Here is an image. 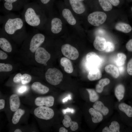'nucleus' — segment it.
I'll return each instance as SVG.
<instances>
[{"label":"nucleus","instance_id":"f257e3e1","mask_svg":"<svg viewBox=\"0 0 132 132\" xmlns=\"http://www.w3.org/2000/svg\"><path fill=\"white\" fill-rule=\"evenodd\" d=\"M42 9L37 3H28L23 7L22 18L28 25L40 29L43 22Z\"/></svg>","mask_w":132,"mask_h":132},{"label":"nucleus","instance_id":"f03ea898","mask_svg":"<svg viewBox=\"0 0 132 132\" xmlns=\"http://www.w3.org/2000/svg\"><path fill=\"white\" fill-rule=\"evenodd\" d=\"M0 19L2 26L0 29L4 33L13 36L26 33L24 21L19 16L8 13Z\"/></svg>","mask_w":132,"mask_h":132},{"label":"nucleus","instance_id":"7ed1b4c3","mask_svg":"<svg viewBox=\"0 0 132 132\" xmlns=\"http://www.w3.org/2000/svg\"><path fill=\"white\" fill-rule=\"evenodd\" d=\"M27 0H3V9L6 14L20 10L28 3Z\"/></svg>","mask_w":132,"mask_h":132},{"label":"nucleus","instance_id":"20e7f679","mask_svg":"<svg viewBox=\"0 0 132 132\" xmlns=\"http://www.w3.org/2000/svg\"><path fill=\"white\" fill-rule=\"evenodd\" d=\"M63 74L59 69L56 68H49L45 73V78L47 81L51 84L56 85L62 81Z\"/></svg>","mask_w":132,"mask_h":132},{"label":"nucleus","instance_id":"39448f33","mask_svg":"<svg viewBox=\"0 0 132 132\" xmlns=\"http://www.w3.org/2000/svg\"><path fill=\"white\" fill-rule=\"evenodd\" d=\"M34 113L37 118L46 120L52 119L54 114V111L52 109L44 106H40L35 109Z\"/></svg>","mask_w":132,"mask_h":132},{"label":"nucleus","instance_id":"423d86ee","mask_svg":"<svg viewBox=\"0 0 132 132\" xmlns=\"http://www.w3.org/2000/svg\"><path fill=\"white\" fill-rule=\"evenodd\" d=\"M107 17L106 14L104 12L97 11L90 14L88 17V20L91 25L97 26L103 24Z\"/></svg>","mask_w":132,"mask_h":132},{"label":"nucleus","instance_id":"0eeeda50","mask_svg":"<svg viewBox=\"0 0 132 132\" xmlns=\"http://www.w3.org/2000/svg\"><path fill=\"white\" fill-rule=\"evenodd\" d=\"M45 39V36L40 33L34 34L30 40L29 43V49L32 53L35 52L42 44Z\"/></svg>","mask_w":132,"mask_h":132},{"label":"nucleus","instance_id":"6e6552de","mask_svg":"<svg viewBox=\"0 0 132 132\" xmlns=\"http://www.w3.org/2000/svg\"><path fill=\"white\" fill-rule=\"evenodd\" d=\"M61 51L65 56L71 60H75L79 56V53L77 50L69 44L63 45L61 47Z\"/></svg>","mask_w":132,"mask_h":132},{"label":"nucleus","instance_id":"1a4fd4ad","mask_svg":"<svg viewBox=\"0 0 132 132\" xmlns=\"http://www.w3.org/2000/svg\"><path fill=\"white\" fill-rule=\"evenodd\" d=\"M50 54L44 48L40 47L36 50L35 59L37 63L44 64L50 59Z\"/></svg>","mask_w":132,"mask_h":132},{"label":"nucleus","instance_id":"9d476101","mask_svg":"<svg viewBox=\"0 0 132 132\" xmlns=\"http://www.w3.org/2000/svg\"><path fill=\"white\" fill-rule=\"evenodd\" d=\"M88 62L87 66L89 70L94 68H98V66L101 62V59L95 53L90 52L87 55L86 57Z\"/></svg>","mask_w":132,"mask_h":132},{"label":"nucleus","instance_id":"9b49d317","mask_svg":"<svg viewBox=\"0 0 132 132\" xmlns=\"http://www.w3.org/2000/svg\"><path fill=\"white\" fill-rule=\"evenodd\" d=\"M54 99L52 96L39 97L36 98L34 101L35 105L38 106L44 105L48 107L52 106L54 104Z\"/></svg>","mask_w":132,"mask_h":132},{"label":"nucleus","instance_id":"f8f14e48","mask_svg":"<svg viewBox=\"0 0 132 132\" xmlns=\"http://www.w3.org/2000/svg\"><path fill=\"white\" fill-rule=\"evenodd\" d=\"M69 3L74 11L76 13L81 14L85 11V7L82 1L79 0H69Z\"/></svg>","mask_w":132,"mask_h":132},{"label":"nucleus","instance_id":"ddd939ff","mask_svg":"<svg viewBox=\"0 0 132 132\" xmlns=\"http://www.w3.org/2000/svg\"><path fill=\"white\" fill-rule=\"evenodd\" d=\"M50 24V30L53 33L57 34L61 31L62 23L59 18H54L52 19L51 21Z\"/></svg>","mask_w":132,"mask_h":132},{"label":"nucleus","instance_id":"4468645a","mask_svg":"<svg viewBox=\"0 0 132 132\" xmlns=\"http://www.w3.org/2000/svg\"><path fill=\"white\" fill-rule=\"evenodd\" d=\"M10 108L12 111H15L18 110L20 104V99L18 96L15 94L11 96L9 99Z\"/></svg>","mask_w":132,"mask_h":132},{"label":"nucleus","instance_id":"2eb2a0df","mask_svg":"<svg viewBox=\"0 0 132 132\" xmlns=\"http://www.w3.org/2000/svg\"><path fill=\"white\" fill-rule=\"evenodd\" d=\"M106 39L104 38L99 36L95 38L93 45L96 49L100 51H104L106 44Z\"/></svg>","mask_w":132,"mask_h":132},{"label":"nucleus","instance_id":"dca6fc26","mask_svg":"<svg viewBox=\"0 0 132 132\" xmlns=\"http://www.w3.org/2000/svg\"><path fill=\"white\" fill-rule=\"evenodd\" d=\"M31 88L34 91L41 94L46 93L49 90L48 87L38 82L33 83L31 86Z\"/></svg>","mask_w":132,"mask_h":132},{"label":"nucleus","instance_id":"f3484780","mask_svg":"<svg viewBox=\"0 0 132 132\" xmlns=\"http://www.w3.org/2000/svg\"><path fill=\"white\" fill-rule=\"evenodd\" d=\"M62 123L64 126L66 128L70 126L71 130L73 131H75L78 128L77 123L76 122L72 121L68 115H66L64 116Z\"/></svg>","mask_w":132,"mask_h":132},{"label":"nucleus","instance_id":"a211bd4d","mask_svg":"<svg viewBox=\"0 0 132 132\" xmlns=\"http://www.w3.org/2000/svg\"><path fill=\"white\" fill-rule=\"evenodd\" d=\"M61 65L64 68L65 71L68 73H72L73 70L72 64L71 61L67 58L63 57L60 61Z\"/></svg>","mask_w":132,"mask_h":132},{"label":"nucleus","instance_id":"6ab92c4d","mask_svg":"<svg viewBox=\"0 0 132 132\" xmlns=\"http://www.w3.org/2000/svg\"><path fill=\"white\" fill-rule=\"evenodd\" d=\"M62 14L64 18L70 24L74 25L76 24V20L69 9H64L62 11Z\"/></svg>","mask_w":132,"mask_h":132},{"label":"nucleus","instance_id":"aec40b11","mask_svg":"<svg viewBox=\"0 0 132 132\" xmlns=\"http://www.w3.org/2000/svg\"><path fill=\"white\" fill-rule=\"evenodd\" d=\"M89 112L92 116V121L93 122L98 123L102 120L103 116L100 112L92 108L89 109Z\"/></svg>","mask_w":132,"mask_h":132},{"label":"nucleus","instance_id":"412c9836","mask_svg":"<svg viewBox=\"0 0 132 132\" xmlns=\"http://www.w3.org/2000/svg\"><path fill=\"white\" fill-rule=\"evenodd\" d=\"M102 77L100 71L98 68H95L89 70L88 75L89 80L92 81L100 79Z\"/></svg>","mask_w":132,"mask_h":132},{"label":"nucleus","instance_id":"4be33fe9","mask_svg":"<svg viewBox=\"0 0 132 132\" xmlns=\"http://www.w3.org/2000/svg\"><path fill=\"white\" fill-rule=\"evenodd\" d=\"M94 109L101 113L104 115H107L109 112L108 108L104 106L103 104L100 101H97L93 106Z\"/></svg>","mask_w":132,"mask_h":132},{"label":"nucleus","instance_id":"5701e85b","mask_svg":"<svg viewBox=\"0 0 132 132\" xmlns=\"http://www.w3.org/2000/svg\"><path fill=\"white\" fill-rule=\"evenodd\" d=\"M0 47L4 51L10 52L12 50L11 44L9 41L6 38L3 37L0 38Z\"/></svg>","mask_w":132,"mask_h":132},{"label":"nucleus","instance_id":"b1692460","mask_svg":"<svg viewBox=\"0 0 132 132\" xmlns=\"http://www.w3.org/2000/svg\"><path fill=\"white\" fill-rule=\"evenodd\" d=\"M115 29L118 31L125 33H128L131 31L132 28L128 24L122 22L117 23L115 26Z\"/></svg>","mask_w":132,"mask_h":132},{"label":"nucleus","instance_id":"393cba45","mask_svg":"<svg viewBox=\"0 0 132 132\" xmlns=\"http://www.w3.org/2000/svg\"><path fill=\"white\" fill-rule=\"evenodd\" d=\"M105 70L107 73H109L115 78H117L119 76V72L118 68L112 65H109L105 68Z\"/></svg>","mask_w":132,"mask_h":132},{"label":"nucleus","instance_id":"a878e982","mask_svg":"<svg viewBox=\"0 0 132 132\" xmlns=\"http://www.w3.org/2000/svg\"><path fill=\"white\" fill-rule=\"evenodd\" d=\"M125 91L124 87L122 84H119L116 87L115 91V95L119 101L121 100L123 98Z\"/></svg>","mask_w":132,"mask_h":132},{"label":"nucleus","instance_id":"bb28decb","mask_svg":"<svg viewBox=\"0 0 132 132\" xmlns=\"http://www.w3.org/2000/svg\"><path fill=\"white\" fill-rule=\"evenodd\" d=\"M119 108L128 117H132V107L124 103H122L119 105Z\"/></svg>","mask_w":132,"mask_h":132},{"label":"nucleus","instance_id":"cd10ccee","mask_svg":"<svg viewBox=\"0 0 132 132\" xmlns=\"http://www.w3.org/2000/svg\"><path fill=\"white\" fill-rule=\"evenodd\" d=\"M110 83V80L108 78L101 79L96 85V91L99 93H101L103 91L104 87L108 84Z\"/></svg>","mask_w":132,"mask_h":132},{"label":"nucleus","instance_id":"c85d7f7f","mask_svg":"<svg viewBox=\"0 0 132 132\" xmlns=\"http://www.w3.org/2000/svg\"><path fill=\"white\" fill-rule=\"evenodd\" d=\"M25 111L20 109L17 110L14 113L12 118V121L14 124H16L19 122L21 117L24 114Z\"/></svg>","mask_w":132,"mask_h":132},{"label":"nucleus","instance_id":"c756f323","mask_svg":"<svg viewBox=\"0 0 132 132\" xmlns=\"http://www.w3.org/2000/svg\"><path fill=\"white\" fill-rule=\"evenodd\" d=\"M101 6L104 11H109L112 9V6L108 0H99Z\"/></svg>","mask_w":132,"mask_h":132},{"label":"nucleus","instance_id":"7c9ffc66","mask_svg":"<svg viewBox=\"0 0 132 132\" xmlns=\"http://www.w3.org/2000/svg\"><path fill=\"white\" fill-rule=\"evenodd\" d=\"M126 59V55L122 53H119L117 55L116 63L118 66H123L125 64Z\"/></svg>","mask_w":132,"mask_h":132},{"label":"nucleus","instance_id":"2f4dec72","mask_svg":"<svg viewBox=\"0 0 132 132\" xmlns=\"http://www.w3.org/2000/svg\"><path fill=\"white\" fill-rule=\"evenodd\" d=\"M89 95V99L92 102H95L98 99L99 97L95 91L93 89H87Z\"/></svg>","mask_w":132,"mask_h":132},{"label":"nucleus","instance_id":"473e14b6","mask_svg":"<svg viewBox=\"0 0 132 132\" xmlns=\"http://www.w3.org/2000/svg\"><path fill=\"white\" fill-rule=\"evenodd\" d=\"M109 128L110 132H120V125L118 122L116 121H112Z\"/></svg>","mask_w":132,"mask_h":132},{"label":"nucleus","instance_id":"72a5a7b5","mask_svg":"<svg viewBox=\"0 0 132 132\" xmlns=\"http://www.w3.org/2000/svg\"><path fill=\"white\" fill-rule=\"evenodd\" d=\"M12 69V66L10 64L0 63V72H9Z\"/></svg>","mask_w":132,"mask_h":132},{"label":"nucleus","instance_id":"f704fd0d","mask_svg":"<svg viewBox=\"0 0 132 132\" xmlns=\"http://www.w3.org/2000/svg\"><path fill=\"white\" fill-rule=\"evenodd\" d=\"M32 77L30 75L24 74L22 75L21 82L22 84H25L30 82L31 80Z\"/></svg>","mask_w":132,"mask_h":132},{"label":"nucleus","instance_id":"c9c22d12","mask_svg":"<svg viewBox=\"0 0 132 132\" xmlns=\"http://www.w3.org/2000/svg\"><path fill=\"white\" fill-rule=\"evenodd\" d=\"M115 47L114 44L111 42H107L104 51L107 52L113 51L115 49Z\"/></svg>","mask_w":132,"mask_h":132},{"label":"nucleus","instance_id":"e433bc0d","mask_svg":"<svg viewBox=\"0 0 132 132\" xmlns=\"http://www.w3.org/2000/svg\"><path fill=\"white\" fill-rule=\"evenodd\" d=\"M127 71L129 75H132V58L129 61L128 63Z\"/></svg>","mask_w":132,"mask_h":132},{"label":"nucleus","instance_id":"4c0bfd02","mask_svg":"<svg viewBox=\"0 0 132 132\" xmlns=\"http://www.w3.org/2000/svg\"><path fill=\"white\" fill-rule=\"evenodd\" d=\"M22 74L20 73L17 74L13 79V81L15 83H18L21 81Z\"/></svg>","mask_w":132,"mask_h":132},{"label":"nucleus","instance_id":"58836bf2","mask_svg":"<svg viewBox=\"0 0 132 132\" xmlns=\"http://www.w3.org/2000/svg\"><path fill=\"white\" fill-rule=\"evenodd\" d=\"M51 0H37V3L42 8L43 6L46 5L50 2Z\"/></svg>","mask_w":132,"mask_h":132},{"label":"nucleus","instance_id":"ea45409f","mask_svg":"<svg viewBox=\"0 0 132 132\" xmlns=\"http://www.w3.org/2000/svg\"><path fill=\"white\" fill-rule=\"evenodd\" d=\"M126 47L129 51L132 52V39H130L126 43Z\"/></svg>","mask_w":132,"mask_h":132},{"label":"nucleus","instance_id":"a19ab883","mask_svg":"<svg viewBox=\"0 0 132 132\" xmlns=\"http://www.w3.org/2000/svg\"><path fill=\"white\" fill-rule=\"evenodd\" d=\"M62 111L63 114H65L67 112L73 113L75 112V110L74 109L72 108L68 107L65 109H63Z\"/></svg>","mask_w":132,"mask_h":132},{"label":"nucleus","instance_id":"79ce46f5","mask_svg":"<svg viewBox=\"0 0 132 132\" xmlns=\"http://www.w3.org/2000/svg\"><path fill=\"white\" fill-rule=\"evenodd\" d=\"M8 57L7 54L3 51L0 50V59L4 60L6 59Z\"/></svg>","mask_w":132,"mask_h":132},{"label":"nucleus","instance_id":"37998d69","mask_svg":"<svg viewBox=\"0 0 132 132\" xmlns=\"http://www.w3.org/2000/svg\"><path fill=\"white\" fill-rule=\"evenodd\" d=\"M111 4L114 6L118 5L120 3L119 0H108Z\"/></svg>","mask_w":132,"mask_h":132},{"label":"nucleus","instance_id":"c03bdc74","mask_svg":"<svg viewBox=\"0 0 132 132\" xmlns=\"http://www.w3.org/2000/svg\"><path fill=\"white\" fill-rule=\"evenodd\" d=\"M27 89V88L25 86H22L19 88L18 92L20 93H22L25 91Z\"/></svg>","mask_w":132,"mask_h":132},{"label":"nucleus","instance_id":"a18cd8bd","mask_svg":"<svg viewBox=\"0 0 132 132\" xmlns=\"http://www.w3.org/2000/svg\"><path fill=\"white\" fill-rule=\"evenodd\" d=\"M5 101L3 99H0V109L1 110L3 109L5 107Z\"/></svg>","mask_w":132,"mask_h":132},{"label":"nucleus","instance_id":"49530a36","mask_svg":"<svg viewBox=\"0 0 132 132\" xmlns=\"http://www.w3.org/2000/svg\"><path fill=\"white\" fill-rule=\"evenodd\" d=\"M71 95L70 94H69L67 97H66V98L63 99V102L64 103L66 102H67V100H68L71 99Z\"/></svg>","mask_w":132,"mask_h":132},{"label":"nucleus","instance_id":"de8ad7c7","mask_svg":"<svg viewBox=\"0 0 132 132\" xmlns=\"http://www.w3.org/2000/svg\"><path fill=\"white\" fill-rule=\"evenodd\" d=\"M59 132H67L68 131L65 128L63 127L60 128L59 130Z\"/></svg>","mask_w":132,"mask_h":132},{"label":"nucleus","instance_id":"09e8293b","mask_svg":"<svg viewBox=\"0 0 132 132\" xmlns=\"http://www.w3.org/2000/svg\"><path fill=\"white\" fill-rule=\"evenodd\" d=\"M103 132H110V130L109 128L107 127H104L102 130Z\"/></svg>","mask_w":132,"mask_h":132},{"label":"nucleus","instance_id":"8fccbe9b","mask_svg":"<svg viewBox=\"0 0 132 132\" xmlns=\"http://www.w3.org/2000/svg\"><path fill=\"white\" fill-rule=\"evenodd\" d=\"M122 66H120L121 67L119 68V70L120 73H121H121L124 70V68Z\"/></svg>","mask_w":132,"mask_h":132},{"label":"nucleus","instance_id":"3c124183","mask_svg":"<svg viewBox=\"0 0 132 132\" xmlns=\"http://www.w3.org/2000/svg\"><path fill=\"white\" fill-rule=\"evenodd\" d=\"M14 132H22V131L19 129H16L14 131Z\"/></svg>","mask_w":132,"mask_h":132},{"label":"nucleus","instance_id":"603ef678","mask_svg":"<svg viewBox=\"0 0 132 132\" xmlns=\"http://www.w3.org/2000/svg\"><path fill=\"white\" fill-rule=\"evenodd\" d=\"M80 0V1H83L84 0Z\"/></svg>","mask_w":132,"mask_h":132},{"label":"nucleus","instance_id":"864d4df0","mask_svg":"<svg viewBox=\"0 0 132 132\" xmlns=\"http://www.w3.org/2000/svg\"><path fill=\"white\" fill-rule=\"evenodd\" d=\"M131 11H132V7L131 8Z\"/></svg>","mask_w":132,"mask_h":132},{"label":"nucleus","instance_id":"5fc2aeb1","mask_svg":"<svg viewBox=\"0 0 132 132\" xmlns=\"http://www.w3.org/2000/svg\"><path fill=\"white\" fill-rule=\"evenodd\" d=\"M27 0V1H28V0Z\"/></svg>","mask_w":132,"mask_h":132}]
</instances>
